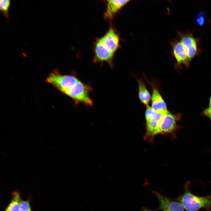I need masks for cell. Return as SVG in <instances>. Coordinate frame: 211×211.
Returning <instances> with one entry per match:
<instances>
[{
    "mask_svg": "<svg viewBox=\"0 0 211 211\" xmlns=\"http://www.w3.org/2000/svg\"><path fill=\"white\" fill-rule=\"evenodd\" d=\"M46 81L72 98L76 104L82 103L91 107L93 106V101L90 96L92 89L75 75L62 74L56 69L50 73Z\"/></svg>",
    "mask_w": 211,
    "mask_h": 211,
    "instance_id": "obj_1",
    "label": "cell"
},
{
    "mask_svg": "<svg viewBox=\"0 0 211 211\" xmlns=\"http://www.w3.org/2000/svg\"><path fill=\"white\" fill-rule=\"evenodd\" d=\"M190 182H187L184 185L183 193L176 198L186 211H198L204 208L205 211L211 210V194L200 197L192 193L189 189Z\"/></svg>",
    "mask_w": 211,
    "mask_h": 211,
    "instance_id": "obj_2",
    "label": "cell"
},
{
    "mask_svg": "<svg viewBox=\"0 0 211 211\" xmlns=\"http://www.w3.org/2000/svg\"><path fill=\"white\" fill-rule=\"evenodd\" d=\"M180 118V115H174L167 111L163 115L160 122L159 134H174L178 129L177 122Z\"/></svg>",
    "mask_w": 211,
    "mask_h": 211,
    "instance_id": "obj_3",
    "label": "cell"
},
{
    "mask_svg": "<svg viewBox=\"0 0 211 211\" xmlns=\"http://www.w3.org/2000/svg\"><path fill=\"white\" fill-rule=\"evenodd\" d=\"M94 62H106L112 68L113 66V60L114 54L104 45L101 38L98 39L94 46Z\"/></svg>",
    "mask_w": 211,
    "mask_h": 211,
    "instance_id": "obj_4",
    "label": "cell"
},
{
    "mask_svg": "<svg viewBox=\"0 0 211 211\" xmlns=\"http://www.w3.org/2000/svg\"><path fill=\"white\" fill-rule=\"evenodd\" d=\"M180 42L185 47L189 61L198 53L199 49L197 40L191 34L183 33L180 35Z\"/></svg>",
    "mask_w": 211,
    "mask_h": 211,
    "instance_id": "obj_5",
    "label": "cell"
},
{
    "mask_svg": "<svg viewBox=\"0 0 211 211\" xmlns=\"http://www.w3.org/2000/svg\"><path fill=\"white\" fill-rule=\"evenodd\" d=\"M159 203V209L163 211H185L179 202L172 200L157 191L153 192Z\"/></svg>",
    "mask_w": 211,
    "mask_h": 211,
    "instance_id": "obj_6",
    "label": "cell"
},
{
    "mask_svg": "<svg viewBox=\"0 0 211 211\" xmlns=\"http://www.w3.org/2000/svg\"><path fill=\"white\" fill-rule=\"evenodd\" d=\"M101 38L106 47L114 54L119 46V38L113 29L110 28Z\"/></svg>",
    "mask_w": 211,
    "mask_h": 211,
    "instance_id": "obj_7",
    "label": "cell"
},
{
    "mask_svg": "<svg viewBox=\"0 0 211 211\" xmlns=\"http://www.w3.org/2000/svg\"><path fill=\"white\" fill-rule=\"evenodd\" d=\"M173 54L177 63L188 65L189 60L186 50L181 42L176 41L173 44Z\"/></svg>",
    "mask_w": 211,
    "mask_h": 211,
    "instance_id": "obj_8",
    "label": "cell"
},
{
    "mask_svg": "<svg viewBox=\"0 0 211 211\" xmlns=\"http://www.w3.org/2000/svg\"><path fill=\"white\" fill-rule=\"evenodd\" d=\"M106 1L107 7L104 17L106 19H110L130 0H110Z\"/></svg>",
    "mask_w": 211,
    "mask_h": 211,
    "instance_id": "obj_9",
    "label": "cell"
},
{
    "mask_svg": "<svg viewBox=\"0 0 211 211\" xmlns=\"http://www.w3.org/2000/svg\"><path fill=\"white\" fill-rule=\"evenodd\" d=\"M152 108L157 112H165L167 111L166 103L158 90L153 88L151 97Z\"/></svg>",
    "mask_w": 211,
    "mask_h": 211,
    "instance_id": "obj_10",
    "label": "cell"
},
{
    "mask_svg": "<svg viewBox=\"0 0 211 211\" xmlns=\"http://www.w3.org/2000/svg\"><path fill=\"white\" fill-rule=\"evenodd\" d=\"M138 87V96L140 101L146 106L151 98V95L145 84L141 81L137 80Z\"/></svg>",
    "mask_w": 211,
    "mask_h": 211,
    "instance_id": "obj_11",
    "label": "cell"
},
{
    "mask_svg": "<svg viewBox=\"0 0 211 211\" xmlns=\"http://www.w3.org/2000/svg\"><path fill=\"white\" fill-rule=\"evenodd\" d=\"M21 200L18 193L13 192L12 200L5 211H19L20 204Z\"/></svg>",
    "mask_w": 211,
    "mask_h": 211,
    "instance_id": "obj_12",
    "label": "cell"
},
{
    "mask_svg": "<svg viewBox=\"0 0 211 211\" xmlns=\"http://www.w3.org/2000/svg\"><path fill=\"white\" fill-rule=\"evenodd\" d=\"M11 1L10 0H1L0 1V10L4 17L6 21H10L9 10Z\"/></svg>",
    "mask_w": 211,
    "mask_h": 211,
    "instance_id": "obj_13",
    "label": "cell"
},
{
    "mask_svg": "<svg viewBox=\"0 0 211 211\" xmlns=\"http://www.w3.org/2000/svg\"><path fill=\"white\" fill-rule=\"evenodd\" d=\"M146 107L145 113L146 121L151 120L154 118L157 112L155 111L151 107L149 106Z\"/></svg>",
    "mask_w": 211,
    "mask_h": 211,
    "instance_id": "obj_14",
    "label": "cell"
},
{
    "mask_svg": "<svg viewBox=\"0 0 211 211\" xmlns=\"http://www.w3.org/2000/svg\"><path fill=\"white\" fill-rule=\"evenodd\" d=\"M19 211H32L28 201H21L20 204Z\"/></svg>",
    "mask_w": 211,
    "mask_h": 211,
    "instance_id": "obj_15",
    "label": "cell"
},
{
    "mask_svg": "<svg viewBox=\"0 0 211 211\" xmlns=\"http://www.w3.org/2000/svg\"><path fill=\"white\" fill-rule=\"evenodd\" d=\"M196 21L200 26L203 25L205 21V16L203 12H200L198 14Z\"/></svg>",
    "mask_w": 211,
    "mask_h": 211,
    "instance_id": "obj_16",
    "label": "cell"
},
{
    "mask_svg": "<svg viewBox=\"0 0 211 211\" xmlns=\"http://www.w3.org/2000/svg\"><path fill=\"white\" fill-rule=\"evenodd\" d=\"M203 114L211 120V107H209L206 108L204 111Z\"/></svg>",
    "mask_w": 211,
    "mask_h": 211,
    "instance_id": "obj_17",
    "label": "cell"
},
{
    "mask_svg": "<svg viewBox=\"0 0 211 211\" xmlns=\"http://www.w3.org/2000/svg\"><path fill=\"white\" fill-rule=\"evenodd\" d=\"M141 211H156L155 210H151L147 209H143Z\"/></svg>",
    "mask_w": 211,
    "mask_h": 211,
    "instance_id": "obj_18",
    "label": "cell"
},
{
    "mask_svg": "<svg viewBox=\"0 0 211 211\" xmlns=\"http://www.w3.org/2000/svg\"><path fill=\"white\" fill-rule=\"evenodd\" d=\"M209 107H211V97H210V100Z\"/></svg>",
    "mask_w": 211,
    "mask_h": 211,
    "instance_id": "obj_19",
    "label": "cell"
}]
</instances>
